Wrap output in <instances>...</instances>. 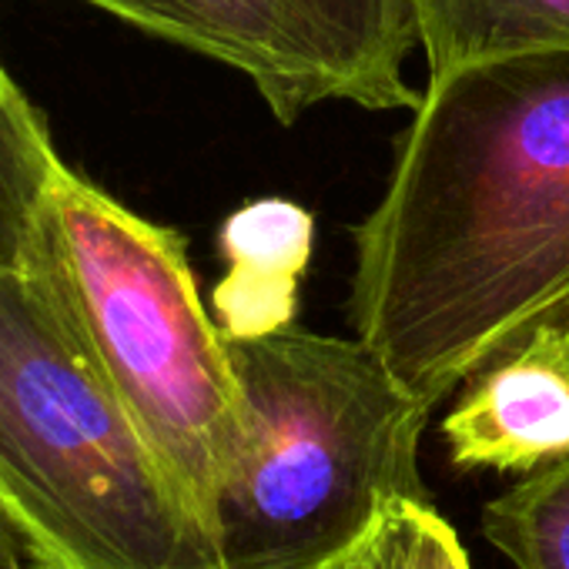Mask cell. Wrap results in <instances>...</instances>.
I'll list each match as a JSON object with an SVG mask.
<instances>
[{
    "instance_id": "1",
    "label": "cell",
    "mask_w": 569,
    "mask_h": 569,
    "mask_svg": "<svg viewBox=\"0 0 569 569\" xmlns=\"http://www.w3.org/2000/svg\"><path fill=\"white\" fill-rule=\"evenodd\" d=\"M352 244L349 322L429 409L569 322V44L426 78Z\"/></svg>"
},
{
    "instance_id": "2",
    "label": "cell",
    "mask_w": 569,
    "mask_h": 569,
    "mask_svg": "<svg viewBox=\"0 0 569 569\" xmlns=\"http://www.w3.org/2000/svg\"><path fill=\"white\" fill-rule=\"evenodd\" d=\"M0 499L41 569H221L104 372L61 268H0Z\"/></svg>"
},
{
    "instance_id": "3",
    "label": "cell",
    "mask_w": 569,
    "mask_h": 569,
    "mask_svg": "<svg viewBox=\"0 0 569 569\" xmlns=\"http://www.w3.org/2000/svg\"><path fill=\"white\" fill-rule=\"evenodd\" d=\"M244 449L221 492V569H329L402 499H432L419 442L432 409L356 336L281 329L228 342Z\"/></svg>"
},
{
    "instance_id": "4",
    "label": "cell",
    "mask_w": 569,
    "mask_h": 569,
    "mask_svg": "<svg viewBox=\"0 0 569 569\" xmlns=\"http://www.w3.org/2000/svg\"><path fill=\"white\" fill-rule=\"evenodd\" d=\"M44 238L104 372L214 539L244 416L228 339L198 296L184 238L68 164L51 188Z\"/></svg>"
},
{
    "instance_id": "5",
    "label": "cell",
    "mask_w": 569,
    "mask_h": 569,
    "mask_svg": "<svg viewBox=\"0 0 569 569\" xmlns=\"http://www.w3.org/2000/svg\"><path fill=\"white\" fill-rule=\"evenodd\" d=\"M138 31L218 61L251 81L274 121L326 101H356L309 0H84Z\"/></svg>"
},
{
    "instance_id": "6",
    "label": "cell",
    "mask_w": 569,
    "mask_h": 569,
    "mask_svg": "<svg viewBox=\"0 0 569 569\" xmlns=\"http://www.w3.org/2000/svg\"><path fill=\"white\" fill-rule=\"evenodd\" d=\"M459 472H532L569 456V322L539 326L476 369L442 419Z\"/></svg>"
},
{
    "instance_id": "7",
    "label": "cell",
    "mask_w": 569,
    "mask_h": 569,
    "mask_svg": "<svg viewBox=\"0 0 569 569\" xmlns=\"http://www.w3.org/2000/svg\"><path fill=\"white\" fill-rule=\"evenodd\" d=\"M312 238V214L284 198H258L228 214L221 228L228 274L211 296L214 322L228 342L264 339L296 326Z\"/></svg>"
},
{
    "instance_id": "8",
    "label": "cell",
    "mask_w": 569,
    "mask_h": 569,
    "mask_svg": "<svg viewBox=\"0 0 569 569\" xmlns=\"http://www.w3.org/2000/svg\"><path fill=\"white\" fill-rule=\"evenodd\" d=\"M426 78L512 51L569 44V0H412Z\"/></svg>"
},
{
    "instance_id": "9",
    "label": "cell",
    "mask_w": 569,
    "mask_h": 569,
    "mask_svg": "<svg viewBox=\"0 0 569 569\" xmlns=\"http://www.w3.org/2000/svg\"><path fill=\"white\" fill-rule=\"evenodd\" d=\"M322 21L352 94L366 111H402L422 101L406 81V58L419 48L412 0H309Z\"/></svg>"
},
{
    "instance_id": "10",
    "label": "cell",
    "mask_w": 569,
    "mask_h": 569,
    "mask_svg": "<svg viewBox=\"0 0 569 569\" xmlns=\"http://www.w3.org/2000/svg\"><path fill=\"white\" fill-rule=\"evenodd\" d=\"M61 168L44 118L0 64V268L34 258Z\"/></svg>"
},
{
    "instance_id": "11",
    "label": "cell",
    "mask_w": 569,
    "mask_h": 569,
    "mask_svg": "<svg viewBox=\"0 0 569 569\" xmlns=\"http://www.w3.org/2000/svg\"><path fill=\"white\" fill-rule=\"evenodd\" d=\"M479 532L512 569H569V456L489 499Z\"/></svg>"
},
{
    "instance_id": "12",
    "label": "cell",
    "mask_w": 569,
    "mask_h": 569,
    "mask_svg": "<svg viewBox=\"0 0 569 569\" xmlns=\"http://www.w3.org/2000/svg\"><path fill=\"white\" fill-rule=\"evenodd\" d=\"M349 556L356 569H472L459 532L432 499L389 506Z\"/></svg>"
},
{
    "instance_id": "13",
    "label": "cell",
    "mask_w": 569,
    "mask_h": 569,
    "mask_svg": "<svg viewBox=\"0 0 569 569\" xmlns=\"http://www.w3.org/2000/svg\"><path fill=\"white\" fill-rule=\"evenodd\" d=\"M0 569H41L18 529V522L11 519L4 499H0Z\"/></svg>"
},
{
    "instance_id": "14",
    "label": "cell",
    "mask_w": 569,
    "mask_h": 569,
    "mask_svg": "<svg viewBox=\"0 0 569 569\" xmlns=\"http://www.w3.org/2000/svg\"><path fill=\"white\" fill-rule=\"evenodd\" d=\"M329 569H346V559H339L336 566H329Z\"/></svg>"
},
{
    "instance_id": "15",
    "label": "cell",
    "mask_w": 569,
    "mask_h": 569,
    "mask_svg": "<svg viewBox=\"0 0 569 569\" xmlns=\"http://www.w3.org/2000/svg\"><path fill=\"white\" fill-rule=\"evenodd\" d=\"M346 569H356V566H352V556H346Z\"/></svg>"
}]
</instances>
